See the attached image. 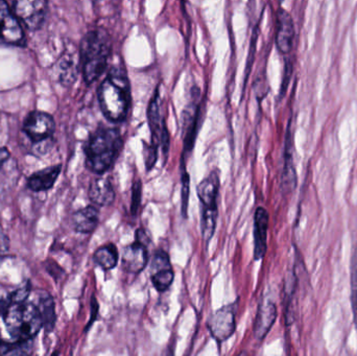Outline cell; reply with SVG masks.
I'll use <instances>...</instances> for the list:
<instances>
[{
  "label": "cell",
  "mask_w": 357,
  "mask_h": 356,
  "mask_svg": "<svg viewBox=\"0 0 357 356\" xmlns=\"http://www.w3.org/2000/svg\"><path fill=\"white\" fill-rule=\"evenodd\" d=\"M151 240L144 229H138L135 242L126 247L121 255V267L126 272L138 274L144 271L149 261V245Z\"/></svg>",
  "instance_id": "obj_5"
},
{
  "label": "cell",
  "mask_w": 357,
  "mask_h": 356,
  "mask_svg": "<svg viewBox=\"0 0 357 356\" xmlns=\"http://www.w3.org/2000/svg\"><path fill=\"white\" fill-rule=\"evenodd\" d=\"M0 356H31L20 345H8V348L4 349Z\"/></svg>",
  "instance_id": "obj_29"
},
{
  "label": "cell",
  "mask_w": 357,
  "mask_h": 356,
  "mask_svg": "<svg viewBox=\"0 0 357 356\" xmlns=\"http://www.w3.org/2000/svg\"><path fill=\"white\" fill-rule=\"evenodd\" d=\"M23 132L35 144L50 141L56 130L54 117L43 111H33L23 123Z\"/></svg>",
  "instance_id": "obj_6"
},
{
  "label": "cell",
  "mask_w": 357,
  "mask_h": 356,
  "mask_svg": "<svg viewBox=\"0 0 357 356\" xmlns=\"http://www.w3.org/2000/svg\"><path fill=\"white\" fill-rule=\"evenodd\" d=\"M123 144L121 131L117 127H98L86 144V167L96 175H104L114 165Z\"/></svg>",
  "instance_id": "obj_3"
},
{
  "label": "cell",
  "mask_w": 357,
  "mask_h": 356,
  "mask_svg": "<svg viewBox=\"0 0 357 356\" xmlns=\"http://www.w3.org/2000/svg\"><path fill=\"white\" fill-rule=\"evenodd\" d=\"M79 52L84 79L90 85L106 70L112 52V42L104 29H94L82 40Z\"/></svg>",
  "instance_id": "obj_4"
},
{
  "label": "cell",
  "mask_w": 357,
  "mask_h": 356,
  "mask_svg": "<svg viewBox=\"0 0 357 356\" xmlns=\"http://www.w3.org/2000/svg\"><path fill=\"white\" fill-rule=\"evenodd\" d=\"M21 22L6 1L0 0V45L24 46Z\"/></svg>",
  "instance_id": "obj_7"
},
{
  "label": "cell",
  "mask_w": 357,
  "mask_h": 356,
  "mask_svg": "<svg viewBox=\"0 0 357 356\" xmlns=\"http://www.w3.org/2000/svg\"><path fill=\"white\" fill-rule=\"evenodd\" d=\"M144 150H146V167L148 171H151L156 164L158 159V148H154L151 144H144Z\"/></svg>",
  "instance_id": "obj_28"
},
{
  "label": "cell",
  "mask_w": 357,
  "mask_h": 356,
  "mask_svg": "<svg viewBox=\"0 0 357 356\" xmlns=\"http://www.w3.org/2000/svg\"><path fill=\"white\" fill-rule=\"evenodd\" d=\"M175 278L169 253L157 250L151 265V280L158 292H165L171 288Z\"/></svg>",
  "instance_id": "obj_11"
},
{
  "label": "cell",
  "mask_w": 357,
  "mask_h": 356,
  "mask_svg": "<svg viewBox=\"0 0 357 356\" xmlns=\"http://www.w3.org/2000/svg\"><path fill=\"white\" fill-rule=\"evenodd\" d=\"M182 178H181V182H182V194H181V198H182V215L183 217H187V208H188V200H189V188H190V181H189V175L187 171H185L184 165H182Z\"/></svg>",
  "instance_id": "obj_26"
},
{
  "label": "cell",
  "mask_w": 357,
  "mask_h": 356,
  "mask_svg": "<svg viewBox=\"0 0 357 356\" xmlns=\"http://www.w3.org/2000/svg\"><path fill=\"white\" fill-rule=\"evenodd\" d=\"M295 39V25L293 17L284 8L277 12L276 45L283 54H289L293 49Z\"/></svg>",
  "instance_id": "obj_12"
},
{
  "label": "cell",
  "mask_w": 357,
  "mask_h": 356,
  "mask_svg": "<svg viewBox=\"0 0 357 356\" xmlns=\"http://www.w3.org/2000/svg\"><path fill=\"white\" fill-rule=\"evenodd\" d=\"M210 334L218 342H225L234 334L236 330L235 311L233 305H225L212 314L207 322Z\"/></svg>",
  "instance_id": "obj_10"
},
{
  "label": "cell",
  "mask_w": 357,
  "mask_h": 356,
  "mask_svg": "<svg viewBox=\"0 0 357 356\" xmlns=\"http://www.w3.org/2000/svg\"><path fill=\"white\" fill-rule=\"evenodd\" d=\"M98 222H100V211L92 205L75 211L71 219L73 229L83 234L92 233L98 228Z\"/></svg>",
  "instance_id": "obj_18"
},
{
  "label": "cell",
  "mask_w": 357,
  "mask_h": 356,
  "mask_svg": "<svg viewBox=\"0 0 357 356\" xmlns=\"http://www.w3.org/2000/svg\"><path fill=\"white\" fill-rule=\"evenodd\" d=\"M10 150L6 148H0V171H1L3 165L8 162V159H10Z\"/></svg>",
  "instance_id": "obj_32"
},
{
  "label": "cell",
  "mask_w": 357,
  "mask_h": 356,
  "mask_svg": "<svg viewBox=\"0 0 357 356\" xmlns=\"http://www.w3.org/2000/svg\"><path fill=\"white\" fill-rule=\"evenodd\" d=\"M218 209L216 207H202L201 228L202 236L206 244H209L215 233L216 222H218Z\"/></svg>",
  "instance_id": "obj_21"
},
{
  "label": "cell",
  "mask_w": 357,
  "mask_h": 356,
  "mask_svg": "<svg viewBox=\"0 0 357 356\" xmlns=\"http://www.w3.org/2000/svg\"><path fill=\"white\" fill-rule=\"evenodd\" d=\"M237 356H249V353H248L247 351H241Z\"/></svg>",
  "instance_id": "obj_33"
},
{
  "label": "cell",
  "mask_w": 357,
  "mask_h": 356,
  "mask_svg": "<svg viewBox=\"0 0 357 356\" xmlns=\"http://www.w3.org/2000/svg\"><path fill=\"white\" fill-rule=\"evenodd\" d=\"M91 319H90L89 324H88L87 327H86V330H88V328L90 327V326L92 325V324L94 323V321H96V318H98V301H96V299L92 298L91 301Z\"/></svg>",
  "instance_id": "obj_31"
},
{
  "label": "cell",
  "mask_w": 357,
  "mask_h": 356,
  "mask_svg": "<svg viewBox=\"0 0 357 356\" xmlns=\"http://www.w3.org/2000/svg\"><path fill=\"white\" fill-rule=\"evenodd\" d=\"M142 181L137 180L134 182L133 189H132V202H131V212L132 215H135L139 209L140 203H142Z\"/></svg>",
  "instance_id": "obj_27"
},
{
  "label": "cell",
  "mask_w": 357,
  "mask_h": 356,
  "mask_svg": "<svg viewBox=\"0 0 357 356\" xmlns=\"http://www.w3.org/2000/svg\"><path fill=\"white\" fill-rule=\"evenodd\" d=\"M351 304L354 311V322L357 327V246L354 249V255L351 258Z\"/></svg>",
  "instance_id": "obj_25"
},
{
  "label": "cell",
  "mask_w": 357,
  "mask_h": 356,
  "mask_svg": "<svg viewBox=\"0 0 357 356\" xmlns=\"http://www.w3.org/2000/svg\"><path fill=\"white\" fill-rule=\"evenodd\" d=\"M291 141H287L285 146V162L284 169H283V186L285 189L293 190L296 186V171L294 167L293 153L291 152Z\"/></svg>",
  "instance_id": "obj_24"
},
{
  "label": "cell",
  "mask_w": 357,
  "mask_h": 356,
  "mask_svg": "<svg viewBox=\"0 0 357 356\" xmlns=\"http://www.w3.org/2000/svg\"><path fill=\"white\" fill-rule=\"evenodd\" d=\"M277 319V307L273 301L264 300L258 309L254 321L253 334L257 340L264 341Z\"/></svg>",
  "instance_id": "obj_14"
},
{
  "label": "cell",
  "mask_w": 357,
  "mask_h": 356,
  "mask_svg": "<svg viewBox=\"0 0 357 356\" xmlns=\"http://www.w3.org/2000/svg\"><path fill=\"white\" fill-rule=\"evenodd\" d=\"M220 176L218 171H211L197 185V196L202 207L218 206V192H220Z\"/></svg>",
  "instance_id": "obj_16"
},
{
  "label": "cell",
  "mask_w": 357,
  "mask_h": 356,
  "mask_svg": "<svg viewBox=\"0 0 357 356\" xmlns=\"http://www.w3.org/2000/svg\"><path fill=\"white\" fill-rule=\"evenodd\" d=\"M52 356H59V353H54V355H52Z\"/></svg>",
  "instance_id": "obj_34"
},
{
  "label": "cell",
  "mask_w": 357,
  "mask_h": 356,
  "mask_svg": "<svg viewBox=\"0 0 357 356\" xmlns=\"http://www.w3.org/2000/svg\"><path fill=\"white\" fill-rule=\"evenodd\" d=\"M199 117V105L193 102L192 105L188 107V110H185L183 116V130H184V150L191 152L193 148V141L195 138V130H197V121Z\"/></svg>",
  "instance_id": "obj_19"
},
{
  "label": "cell",
  "mask_w": 357,
  "mask_h": 356,
  "mask_svg": "<svg viewBox=\"0 0 357 356\" xmlns=\"http://www.w3.org/2000/svg\"><path fill=\"white\" fill-rule=\"evenodd\" d=\"M98 96L102 114L108 121H126L131 106V85L123 66L113 67L109 71L98 87Z\"/></svg>",
  "instance_id": "obj_2"
},
{
  "label": "cell",
  "mask_w": 357,
  "mask_h": 356,
  "mask_svg": "<svg viewBox=\"0 0 357 356\" xmlns=\"http://www.w3.org/2000/svg\"><path fill=\"white\" fill-rule=\"evenodd\" d=\"M8 251H10V240L3 232L0 231V265L8 256Z\"/></svg>",
  "instance_id": "obj_30"
},
{
  "label": "cell",
  "mask_w": 357,
  "mask_h": 356,
  "mask_svg": "<svg viewBox=\"0 0 357 356\" xmlns=\"http://www.w3.org/2000/svg\"><path fill=\"white\" fill-rule=\"evenodd\" d=\"M268 212L264 207H258L254 217V259L264 258L268 249Z\"/></svg>",
  "instance_id": "obj_13"
},
{
  "label": "cell",
  "mask_w": 357,
  "mask_h": 356,
  "mask_svg": "<svg viewBox=\"0 0 357 356\" xmlns=\"http://www.w3.org/2000/svg\"><path fill=\"white\" fill-rule=\"evenodd\" d=\"M19 288L0 307V344L21 345L33 339L43 326L39 307Z\"/></svg>",
  "instance_id": "obj_1"
},
{
  "label": "cell",
  "mask_w": 357,
  "mask_h": 356,
  "mask_svg": "<svg viewBox=\"0 0 357 356\" xmlns=\"http://www.w3.org/2000/svg\"><path fill=\"white\" fill-rule=\"evenodd\" d=\"M39 307L40 313H41L42 320H43V326L46 330L52 332V328L56 324V311H54V299L50 294L45 293L44 295L38 297V303H36Z\"/></svg>",
  "instance_id": "obj_22"
},
{
  "label": "cell",
  "mask_w": 357,
  "mask_h": 356,
  "mask_svg": "<svg viewBox=\"0 0 357 356\" xmlns=\"http://www.w3.org/2000/svg\"><path fill=\"white\" fill-rule=\"evenodd\" d=\"M93 259L96 265L102 268L104 271H110V270L114 269L119 263V250L115 245H105L94 252Z\"/></svg>",
  "instance_id": "obj_20"
},
{
  "label": "cell",
  "mask_w": 357,
  "mask_h": 356,
  "mask_svg": "<svg viewBox=\"0 0 357 356\" xmlns=\"http://www.w3.org/2000/svg\"><path fill=\"white\" fill-rule=\"evenodd\" d=\"M77 77V65L75 59L71 54H65L61 58L60 62L61 83H63V85H71Z\"/></svg>",
  "instance_id": "obj_23"
},
{
  "label": "cell",
  "mask_w": 357,
  "mask_h": 356,
  "mask_svg": "<svg viewBox=\"0 0 357 356\" xmlns=\"http://www.w3.org/2000/svg\"><path fill=\"white\" fill-rule=\"evenodd\" d=\"M13 12L29 31H37L43 24L48 12L47 1L44 0H21L14 2Z\"/></svg>",
  "instance_id": "obj_8"
},
{
  "label": "cell",
  "mask_w": 357,
  "mask_h": 356,
  "mask_svg": "<svg viewBox=\"0 0 357 356\" xmlns=\"http://www.w3.org/2000/svg\"><path fill=\"white\" fill-rule=\"evenodd\" d=\"M149 125L151 130V146L154 148H162L165 153H167L169 146V135L161 114V98L159 92L156 91L151 100L148 109Z\"/></svg>",
  "instance_id": "obj_9"
},
{
  "label": "cell",
  "mask_w": 357,
  "mask_h": 356,
  "mask_svg": "<svg viewBox=\"0 0 357 356\" xmlns=\"http://www.w3.org/2000/svg\"><path fill=\"white\" fill-rule=\"evenodd\" d=\"M90 201L98 206H109L115 200V192L110 179L98 176L92 180L88 192Z\"/></svg>",
  "instance_id": "obj_15"
},
{
  "label": "cell",
  "mask_w": 357,
  "mask_h": 356,
  "mask_svg": "<svg viewBox=\"0 0 357 356\" xmlns=\"http://www.w3.org/2000/svg\"><path fill=\"white\" fill-rule=\"evenodd\" d=\"M62 171V165H54L36 171L27 179V187L35 192H47L56 183Z\"/></svg>",
  "instance_id": "obj_17"
}]
</instances>
